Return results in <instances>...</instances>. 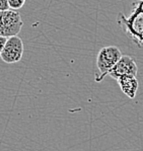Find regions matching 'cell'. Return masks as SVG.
<instances>
[{"instance_id": "6da1fadb", "label": "cell", "mask_w": 143, "mask_h": 151, "mask_svg": "<svg viewBox=\"0 0 143 151\" xmlns=\"http://www.w3.org/2000/svg\"><path fill=\"white\" fill-rule=\"evenodd\" d=\"M118 24L125 29L138 47H141L143 43V11L134 7L129 17L120 13Z\"/></svg>"}, {"instance_id": "7a4b0ae2", "label": "cell", "mask_w": 143, "mask_h": 151, "mask_svg": "<svg viewBox=\"0 0 143 151\" xmlns=\"http://www.w3.org/2000/svg\"><path fill=\"white\" fill-rule=\"evenodd\" d=\"M121 57V51L116 46H108V47L101 48L96 58V66L98 68V71L101 72V75L96 76V80L98 82L103 80Z\"/></svg>"}, {"instance_id": "3957f363", "label": "cell", "mask_w": 143, "mask_h": 151, "mask_svg": "<svg viewBox=\"0 0 143 151\" xmlns=\"http://www.w3.org/2000/svg\"><path fill=\"white\" fill-rule=\"evenodd\" d=\"M22 16L15 9L9 8L7 10L2 11L1 24H0V36L6 38L11 36H17L22 27Z\"/></svg>"}, {"instance_id": "277c9868", "label": "cell", "mask_w": 143, "mask_h": 151, "mask_svg": "<svg viewBox=\"0 0 143 151\" xmlns=\"http://www.w3.org/2000/svg\"><path fill=\"white\" fill-rule=\"evenodd\" d=\"M22 55H24V43L22 39L17 35L8 37L3 50L0 54L2 61L7 64L17 63L22 60Z\"/></svg>"}, {"instance_id": "5b68a950", "label": "cell", "mask_w": 143, "mask_h": 151, "mask_svg": "<svg viewBox=\"0 0 143 151\" xmlns=\"http://www.w3.org/2000/svg\"><path fill=\"white\" fill-rule=\"evenodd\" d=\"M138 67L136 62L130 56H123L116 63L114 67L110 70L108 75H110L114 79H118L120 76L123 75H134L137 76Z\"/></svg>"}, {"instance_id": "8992f818", "label": "cell", "mask_w": 143, "mask_h": 151, "mask_svg": "<svg viewBox=\"0 0 143 151\" xmlns=\"http://www.w3.org/2000/svg\"><path fill=\"white\" fill-rule=\"evenodd\" d=\"M121 90L130 99H134L138 90V80L134 75H123L117 79Z\"/></svg>"}, {"instance_id": "52a82bcc", "label": "cell", "mask_w": 143, "mask_h": 151, "mask_svg": "<svg viewBox=\"0 0 143 151\" xmlns=\"http://www.w3.org/2000/svg\"><path fill=\"white\" fill-rule=\"evenodd\" d=\"M7 1H8L9 8L15 9V10L20 9L25 3V0H7Z\"/></svg>"}, {"instance_id": "ba28073f", "label": "cell", "mask_w": 143, "mask_h": 151, "mask_svg": "<svg viewBox=\"0 0 143 151\" xmlns=\"http://www.w3.org/2000/svg\"><path fill=\"white\" fill-rule=\"evenodd\" d=\"M9 9L7 0H0V11H4Z\"/></svg>"}, {"instance_id": "9c48e42d", "label": "cell", "mask_w": 143, "mask_h": 151, "mask_svg": "<svg viewBox=\"0 0 143 151\" xmlns=\"http://www.w3.org/2000/svg\"><path fill=\"white\" fill-rule=\"evenodd\" d=\"M6 40H7V38H6V37L0 36V54H1L2 50H3L4 45H5V43H6Z\"/></svg>"}, {"instance_id": "30bf717a", "label": "cell", "mask_w": 143, "mask_h": 151, "mask_svg": "<svg viewBox=\"0 0 143 151\" xmlns=\"http://www.w3.org/2000/svg\"><path fill=\"white\" fill-rule=\"evenodd\" d=\"M1 15H2V11H0V24H1Z\"/></svg>"}]
</instances>
